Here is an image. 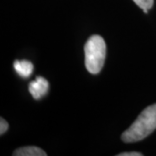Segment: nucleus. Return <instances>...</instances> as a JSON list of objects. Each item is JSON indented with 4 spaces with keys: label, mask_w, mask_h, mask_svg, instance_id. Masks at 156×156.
Segmentation results:
<instances>
[{
    "label": "nucleus",
    "mask_w": 156,
    "mask_h": 156,
    "mask_svg": "<svg viewBox=\"0 0 156 156\" xmlns=\"http://www.w3.org/2000/svg\"><path fill=\"white\" fill-rule=\"evenodd\" d=\"M156 129V103L146 108L134 123L122 134L124 142L131 143L145 139Z\"/></svg>",
    "instance_id": "f257e3e1"
},
{
    "label": "nucleus",
    "mask_w": 156,
    "mask_h": 156,
    "mask_svg": "<svg viewBox=\"0 0 156 156\" xmlns=\"http://www.w3.org/2000/svg\"><path fill=\"white\" fill-rule=\"evenodd\" d=\"M85 67L91 74L96 75L103 67L106 56V44L99 35L91 36L84 46Z\"/></svg>",
    "instance_id": "f03ea898"
},
{
    "label": "nucleus",
    "mask_w": 156,
    "mask_h": 156,
    "mask_svg": "<svg viewBox=\"0 0 156 156\" xmlns=\"http://www.w3.org/2000/svg\"><path fill=\"white\" fill-rule=\"evenodd\" d=\"M49 89V83L43 76H37L29 85V91L34 99L38 100L44 96Z\"/></svg>",
    "instance_id": "7ed1b4c3"
},
{
    "label": "nucleus",
    "mask_w": 156,
    "mask_h": 156,
    "mask_svg": "<svg viewBox=\"0 0 156 156\" xmlns=\"http://www.w3.org/2000/svg\"><path fill=\"white\" fill-rule=\"evenodd\" d=\"M13 66L16 72L22 77H29L33 72V64L31 62L27 60H16Z\"/></svg>",
    "instance_id": "20e7f679"
},
{
    "label": "nucleus",
    "mask_w": 156,
    "mask_h": 156,
    "mask_svg": "<svg viewBox=\"0 0 156 156\" xmlns=\"http://www.w3.org/2000/svg\"><path fill=\"white\" fill-rule=\"evenodd\" d=\"M14 156H46L47 153L43 149L39 148L37 147H20L17 150L14 151L13 153Z\"/></svg>",
    "instance_id": "39448f33"
},
{
    "label": "nucleus",
    "mask_w": 156,
    "mask_h": 156,
    "mask_svg": "<svg viewBox=\"0 0 156 156\" xmlns=\"http://www.w3.org/2000/svg\"><path fill=\"white\" fill-rule=\"evenodd\" d=\"M133 1L140 9H142V11L145 13H147L148 10H150L154 5V0H133Z\"/></svg>",
    "instance_id": "423d86ee"
},
{
    "label": "nucleus",
    "mask_w": 156,
    "mask_h": 156,
    "mask_svg": "<svg viewBox=\"0 0 156 156\" xmlns=\"http://www.w3.org/2000/svg\"><path fill=\"white\" fill-rule=\"evenodd\" d=\"M9 128L8 122H6L4 118L0 119V134H4L7 131V129Z\"/></svg>",
    "instance_id": "0eeeda50"
},
{
    "label": "nucleus",
    "mask_w": 156,
    "mask_h": 156,
    "mask_svg": "<svg viewBox=\"0 0 156 156\" xmlns=\"http://www.w3.org/2000/svg\"><path fill=\"white\" fill-rule=\"evenodd\" d=\"M143 155L139 152H125V153H121L117 156H141Z\"/></svg>",
    "instance_id": "6e6552de"
}]
</instances>
